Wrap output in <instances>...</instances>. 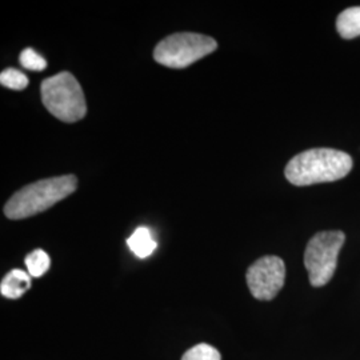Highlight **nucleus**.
I'll list each match as a JSON object with an SVG mask.
<instances>
[{"label":"nucleus","instance_id":"1a4fd4ad","mask_svg":"<svg viewBox=\"0 0 360 360\" xmlns=\"http://www.w3.org/2000/svg\"><path fill=\"white\" fill-rule=\"evenodd\" d=\"M336 31L343 39L360 37V7H351L339 13L336 19Z\"/></svg>","mask_w":360,"mask_h":360},{"label":"nucleus","instance_id":"f257e3e1","mask_svg":"<svg viewBox=\"0 0 360 360\" xmlns=\"http://www.w3.org/2000/svg\"><path fill=\"white\" fill-rule=\"evenodd\" d=\"M352 169V158L333 148H312L295 155L285 166L287 180L304 187L343 179Z\"/></svg>","mask_w":360,"mask_h":360},{"label":"nucleus","instance_id":"423d86ee","mask_svg":"<svg viewBox=\"0 0 360 360\" xmlns=\"http://www.w3.org/2000/svg\"><path fill=\"white\" fill-rule=\"evenodd\" d=\"M247 285L257 300H272L283 288L285 266L281 257H260L247 270Z\"/></svg>","mask_w":360,"mask_h":360},{"label":"nucleus","instance_id":"6e6552de","mask_svg":"<svg viewBox=\"0 0 360 360\" xmlns=\"http://www.w3.org/2000/svg\"><path fill=\"white\" fill-rule=\"evenodd\" d=\"M129 250L141 259L148 257L156 250V242L147 227H139L127 239Z\"/></svg>","mask_w":360,"mask_h":360},{"label":"nucleus","instance_id":"ddd939ff","mask_svg":"<svg viewBox=\"0 0 360 360\" xmlns=\"http://www.w3.org/2000/svg\"><path fill=\"white\" fill-rule=\"evenodd\" d=\"M19 62L22 67L31 71H43L47 67V60L32 49H25L20 52Z\"/></svg>","mask_w":360,"mask_h":360},{"label":"nucleus","instance_id":"f03ea898","mask_svg":"<svg viewBox=\"0 0 360 360\" xmlns=\"http://www.w3.org/2000/svg\"><path fill=\"white\" fill-rule=\"evenodd\" d=\"M77 188L75 175L38 180L13 193L4 206V215L20 220L40 214L70 196Z\"/></svg>","mask_w":360,"mask_h":360},{"label":"nucleus","instance_id":"9b49d317","mask_svg":"<svg viewBox=\"0 0 360 360\" xmlns=\"http://www.w3.org/2000/svg\"><path fill=\"white\" fill-rule=\"evenodd\" d=\"M0 83L15 91H22L28 86V77L16 68H7L0 74Z\"/></svg>","mask_w":360,"mask_h":360},{"label":"nucleus","instance_id":"9d476101","mask_svg":"<svg viewBox=\"0 0 360 360\" xmlns=\"http://www.w3.org/2000/svg\"><path fill=\"white\" fill-rule=\"evenodd\" d=\"M26 266L28 274L34 278L43 276L47 271L50 270L51 260L47 252L43 250H35L26 257Z\"/></svg>","mask_w":360,"mask_h":360},{"label":"nucleus","instance_id":"7ed1b4c3","mask_svg":"<svg viewBox=\"0 0 360 360\" xmlns=\"http://www.w3.org/2000/svg\"><path fill=\"white\" fill-rule=\"evenodd\" d=\"M41 102L52 115L65 123H75L87 114L84 92L77 77L63 71L41 82Z\"/></svg>","mask_w":360,"mask_h":360},{"label":"nucleus","instance_id":"f8f14e48","mask_svg":"<svg viewBox=\"0 0 360 360\" xmlns=\"http://www.w3.org/2000/svg\"><path fill=\"white\" fill-rule=\"evenodd\" d=\"M181 360H221V356L217 348L206 343H200L196 345L195 347L190 348L181 356Z\"/></svg>","mask_w":360,"mask_h":360},{"label":"nucleus","instance_id":"39448f33","mask_svg":"<svg viewBox=\"0 0 360 360\" xmlns=\"http://www.w3.org/2000/svg\"><path fill=\"white\" fill-rule=\"evenodd\" d=\"M345 240L346 235L342 231L318 232L311 238L304 251V266L311 285L323 287L333 279Z\"/></svg>","mask_w":360,"mask_h":360},{"label":"nucleus","instance_id":"0eeeda50","mask_svg":"<svg viewBox=\"0 0 360 360\" xmlns=\"http://www.w3.org/2000/svg\"><path fill=\"white\" fill-rule=\"evenodd\" d=\"M31 288V275L23 270L10 271L0 283V292L7 299H19Z\"/></svg>","mask_w":360,"mask_h":360},{"label":"nucleus","instance_id":"20e7f679","mask_svg":"<svg viewBox=\"0 0 360 360\" xmlns=\"http://www.w3.org/2000/svg\"><path fill=\"white\" fill-rule=\"evenodd\" d=\"M218 49L215 39L195 32H178L160 40L154 59L169 68H186Z\"/></svg>","mask_w":360,"mask_h":360}]
</instances>
